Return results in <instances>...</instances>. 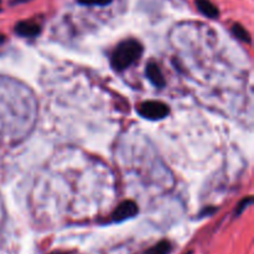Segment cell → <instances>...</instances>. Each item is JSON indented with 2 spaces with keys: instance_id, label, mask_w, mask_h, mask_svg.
<instances>
[{
  "instance_id": "1",
  "label": "cell",
  "mask_w": 254,
  "mask_h": 254,
  "mask_svg": "<svg viewBox=\"0 0 254 254\" xmlns=\"http://www.w3.org/2000/svg\"><path fill=\"white\" fill-rule=\"evenodd\" d=\"M143 55V45L136 40H126L114 49L111 56V64L116 71L121 72L135 64Z\"/></svg>"
},
{
  "instance_id": "2",
  "label": "cell",
  "mask_w": 254,
  "mask_h": 254,
  "mask_svg": "<svg viewBox=\"0 0 254 254\" xmlns=\"http://www.w3.org/2000/svg\"><path fill=\"white\" fill-rule=\"evenodd\" d=\"M138 113L143 118L150 119V121H160L166 118L170 113V108L168 104L158 101H148L144 102L139 106Z\"/></svg>"
},
{
  "instance_id": "3",
  "label": "cell",
  "mask_w": 254,
  "mask_h": 254,
  "mask_svg": "<svg viewBox=\"0 0 254 254\" xmlns=\"http://www.w3.org/2000/svg\"><path fill=\"white\" fill-rule=\"evenodd\" d=\"M138 205L134 201H123L122 203H119L118 207L112 213V221L113 222H123V221L129 220V218L135 217L138 215Z\"/></svg>"
},
{
  "instance_id": "4",
  "label": "cell",
  "mask_w": 254,
  "mask_h": 254,
  "mask_svg": "<svg viewBox=\"0 0 254 254\" xmlns=\"http://www.w3.org/2000/svg\"><path fill=\"white\" fill-rule=\"evenodd\" d=\"M15 32L22 37H36L41 32V26L32 20H24L15 25Z\"/></svg>"
},
{
  "instance_id": "5",
  "label": "cell",
  "mask_w": 254,
  "mask_h": 254,
  "mask_svg": "<svg viewBox=\"0 0 254 254\" xmlns=\"http://www.w3.org/2000/svg\"><path fill=\"white\" fill-rule=\"evenodd\" d=\"M146 77H148L149 81L156 87V88H163L165 86L166 81H165V77H164L163 72H161L160 67L158 66L154 62H150V64L146 66Z\"/></svg>"
},
{
  "instance_id": "6",
  "label": "cell",
  "mask_w": 254,
  "mask_h": 254,
  "mask_svg": "<svg viewBox=\"0 0 254 254\" xmlns=\"http://www.w3.org/2000/svg\"><path fill=\"white\" fill-rule=\"evenodd\" d=\"M195 4L198 11L208 19H217L220 16V10L211 0H195Z\"/></svg>"
},
{
  "instance_id": "7",
  "label": "cell",
  "mask_w": 254,
  "mask_h": 254,
  "mask_svg": "<svg viewBox=\"0 0 254 254\" xmlns=\"http://www.w3.org/2000/svg\"><path fill=\"white\" fill-rule=\"evenodd\" d=\"M171 250H173V246L169 241H161L154 247L149 248L145 254H170Z\"/></svg>"
},
{
  "instance_id": "8",
  "label": "cell",
  "mask_w": 254,
  "mask_h": 254,
  "mask_svg": "<svg viewBox=\"0 0 254 254\" xmlns=\"http://www.w3.org/2000/svg\"><path fill=\"white\" fill-rule=\"evenodd\" d=\"M232 32L238 40L243 42H247V44H251L252 39H251V34L247 31L246 27H243L241 24H235L232 26Z\"/></svg>"
},
{
  "instance_id": "9",
  "label": "cell",
  "mask_w": 254,
  "mask_h": 254,
  "mask_svg": "<svg viewBox=\"0 0 254 254\" xmlns=\"http://www.w3.org/2000/svg\"><path fill=\"white\" fill-rule=\"evenodd\" d=\"M113 0H77V2L84 6H107Z\"/></svg>"
},
{
  "instance_id": "10",
  "label": "cell",
  "mask_w": 254,
  "mask_h": 254,
  "mask_svg": "<svg viewBox=\"0 0 254 254\" xmlns=\"http://www.w3.org/2000/svg\"><path fill=\"white\" fill-rule=\"evenodd\" d=\"M253 203V197L252 196H248V197H245L237 206V210H236V216H240L248 206H251Z\"/></svg>"
},
{
  "instance_id": "11",
  "label": "cell",
  "mask_w": 254,
  "mask_h": 254,
  "mask_svg": "<svg viewBox=\"0 0 254 254\" xmlns=\"http://www.w3.org/2000/svg\"><path fill=\"white\" fill-rule=\"evenodd\" d=\"M27 1H31V0H12L14 4H21V2H27Z\"/></svg>"
},
{
  "instance_id": "12",
  "label": "cell",
  "mask_w": 254,
  "mask_h": 254,
  "mask_svg": "<svg viewBox=\"0 0 254 254\" xmlns=\"http://www.w3.org/2000/svg\"><path fill=\"white\" fill-rule=\"evenodd\" d=\"M4 42H5V36L2 34H0V45L4 44Z\"/></svg>"
},
{
  "instance_id": "13",
  "label": "cell",
  "mask_w": 254,
  "mask_h": 254,
  "mask_svg": "<svg viewBox=\"0 0 254 254\" xmlns=\"http://www.w3.org/2000/svg\"><path fill=\"white\" fill-rule=\"evenodd\" d=\"M51 254H66V253H62V252H55V253H51Z\"/></svg>"
},
{
  "instance_id": "14",
  "label": "cell",
  "mask_w": 254,
  "mask_h": 254,
  "mask_svg": "<svg viewBox=\"0 0 254 254\" xmlns=\"http://www.w3.org/2000/svg\"><path fill=\"white\" fill-rule=\"evenodd\" d=\"M0 2H1V0H0Z\"/></svg>"
}]
</instances>
